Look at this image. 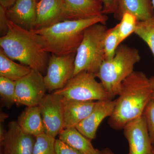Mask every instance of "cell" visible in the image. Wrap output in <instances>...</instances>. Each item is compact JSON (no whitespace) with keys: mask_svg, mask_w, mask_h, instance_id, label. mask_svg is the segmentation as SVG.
<instances>
[{"mask_svg":"<svg viewBox=\"0 0 154 154\" xmlns=\"http://www.w3.org/2000/svg\"><path fill=\"white\" fill-rule=\"evenodd\" d=\"M152 98L149 79L143 72L134 71L122 84L115 107L108 124L115 130L123 129L128 123L142 116Z\"/></svg>","mask_w":154,"mask_h":154,"instance_id":"1","label":"cell"},{"mask_svg":"<svg viewBox=\"0 0 154 154\" xmlns=\"http://www.w3.org/2000/svg\"><path fill=\"white\" fill-rule=\"evenodd\" d=\"M7 33L0 38V47L8 57L43 74L50 56L34 30L22 28L8 20Z\"/></svg>","mask_w":154,"mask_h":154,"instance_id":"2","label":"cell"},{"mask_svg":"<svg viewBox=\"0 0 154 154\" xmlns=\"http://www.w3.org/2000/svg\"><path fill=\"white\" fill-rule=\"evenodd\" d=\"M107 15L91 19L65 20L41 29L34 30L43 43L46 51L58 56L76 53L86 28L97 23L105 25Z\"/></svg>","mask_w":154,"mask_h":154,"instance_id":"3","label":"cell"},{"mask_svg":"<svg viewBox=\"0 0 154 154\" xmlns=\"http://www.w3.org/2000/svg\"><path fill=\"white\" fill-rule=\"evenodd\" d=\"M140 60L137 49L120 44L113 58L103 62L96 78L113 99L118 96L122 82L134 71L135 65Z\"/></svg>","mask_w":154,"mask_h":154,"instance_id":"4","label":"cell"},{"mask_svg":"<svg viewBox=\"0 0 154 154\" xmlns=\"http://www.w3.org/2000/svg\"><path fill=\"white\" fill-rule=\"evenodd\" d=\"M107 30L102 23L91 25L85 30L76 53L74 76L83 71L97 73L105 60L104 38Z\"/></svg>","mask_w":154,"mask_h":154,"instance_id":"5","label":"cell"},{"mask_svg":"<svg viewBox=\"0 0 154 154\" xmlns=\"http://www.w3.org/2000/svg\"><path fill=\"white\" fill-rule=\"evenodd\" d=\"M96 75L89 72H80L74 76L66 86L54 91L63 98L81 101L112 100L101 82L96 79Z\"/></svg>","mask_w":154,"mask_h":154,"instance_id":"6","label":"cell"},{"mask_svg":"<svg viewBox=\"0 0 154 154\" xmlns=\"http://www.w3.org/2000/svg\"><path fill=\"white\" fill-rule=\"evenodd\" d=\"M47 91L44 76L38 71L32 69L16 82V104L27 107L38 106Z\"/></svg>","mask_w":154,"mask_h":154,"instance_id":"7","label":"cell"},{"mask_svg":"<svg viewBox=\"0 0 154 154\" xmlns=\"http://www.w3.org/2000/svg\"><path fill=\"white\" fill-rule=\"evenodd\" d=\"M76 53L49 57L44 81L47 90L54 91L63 88L74 76Z\"/></svg>","mask_w":154,"mask_h":154,"instance_id":"8","label":"cell"},{"mask_svg":"<svg viewBox=\"0 0 154 154\" xmlns=\"http://www.w3.org/2000/svg\"><path fill=\"white\" fill-rule=\"evenodd\" d=\"M38 106L43 121L45 132L55 138L63 129L62 96L54 93L46 94Z\"/></svg>","mask_w":154,"mask_h":154,"instance_id":"9","label":"cell"},{"mask_svg":"<svg viewBox=\"0 0 154 154\" xmlns=\"http://www.w3.org/2000/svg\"><path fill=\"white\" fill-rule=\"evenodd\" d=\"M123 130L129 146L128 154H154L153 146L143 116L130 122Z\"/></svg>","mask_w":154,"mask_h":154,"instance_id":"10","label":"cell"},{"mask_svg":"<svg viewBox=\"0 0 154 154\" xmlns=\"http://www.w3.org/2000/svg\"><path fill=\"white\" fill-rule=\"evenodd\" d=\"M36 137L25 133L17 121L8 124L4 140L1 143V154H32Z\"/></svg>","mask_w":154,"mask_h":154,"instance_id":"11","label":"cell"},{"mask_svg":"<svg viewBox=\"0 0 154 154\" xmlns=\"http://www.w3.org/2000/svg\"><path fill=\"white\" fill-rule=\"evenodd\" d=\"M116 102V99L96 101L91 113L76 128L90 140L95 139L98 128L103 120L113 113Z\"/></svg>","mask_w":154,"mask_h":154,"instance_id":"12","label":"cell"},{"mask_svg":"<svg viewBox=\"0 0 154 154\" xmlns=\"http://www.w3.org/2000/svg\"><path fill=\"white\" fill-rule=\"evenodd\" d=\"M65 20L63 0H40L37 2L34 30L47 28Z\"/></svg>","mask_w":154,"mask_h":154,"instance_id":"13","label":"cell"},{"mask_svg":"<svg viewBox=\"0 0 154 154\" xmlns=\"http://www.w3.org/2000/svg\"><path fill=\"white\" fill-rule=\"evenodd\" d=\"M37 0H17L6 10L9 20L28 30L35 28L36 20Z\"/></svg>","mask_w":154,"mask_h":154,"instance_id":"14","label":"cell"},{"mask_svg":"<svg viewBox=\"0 0 154 154\" xmlns=\"http://www.w3.org/2000/svg\"><path fill=\"white\" fill-rule=\"evenodd\" d=\"M66 20L91 19L102 15L101 0H63Z\"/></svg>","mask_w":154,"mask_h":154,"instance_id":"15","label":"cell"},{"mask_svg":"<svg viewBox=\"0 0 154 154\" xmlns=\"http://www.w3.org/2000/svg\"><path fill=\"white\" fill-rule=\"evenodd\" d=\"M63 129L76 127L89 115L95 105V101H81L63 97Z\"/></svg>","mask_w":154,"mask_h":154,"instance_id":"16","label":"cell"},{"mask_svg":"<svg viewBox=\"0 0 154 154\" xmlns=\"http://www.w3.org/2000/svg\"><path fill=\"white\" fill-rule=\"evenodd\" d=\"M154 10L151 0H120L118 9L113 14L120 20L125 12L134 15L139 21H145L154 17Z\"/></svg>","mask_w":154,"mask_h":154,"instance_id":"17","label":"cell"},{"mask_svg":"<svg viewBox=\"0 0 154 154\" xmlns=\"http://www.w3.org/2000/svg\"><path fill=\"white\" fill-rule=\"evenodd\" d=\"M17 122L25 133L35 137L45 133L38 106L26 107L18 116Z\"/></svg>","mask_w":154,"mask_h":154,"instance_id":"18","label":"cell"},{"mask_svg":"<svg viewBox=\"0 0 154 154\" xmlns=\"http://www.w3.org/2000/svg\"><path fill=\"white\" fill-rule=\"evenodd\" d=\"M59 139L73 148L82 154H100L91 140L85 137L75 127L63 129L59 134Z\"/></svg>","mask_w":154,"mask_h":154,"instance_id":"19","label":"cell"},{"mask_svg":"<svg viewBox=\"0 0 154 154\" xmlns=\"http://www.w3.org/2000/svg\"><path fill=\"white\" fill-rule=\"evenodd\" d=\"M31 70L29 66L14 62L0 48V76L17 82Z\"/></svg>","mask_w":154,"mask_h":154,"instance_id":"20","label":"cell"},{"mask_svg":"<svg viewBox=\"0 0 154 154\" xmlns=\"http://www.w3.org/2000/svg\"><path fill=\"white\" fill-rule=\"evenodd\" d=\"M134 33L147 44L154 57V17L139 21Z\"/></svg>","mask_w":154,"mask_h":154,"instance_id":"21","label":"cell"},{"mask_svg":"<svg viewBox=\"0 0 154 154\" xmlns=\"http://www.w3.org/2000/svg\"><path fill=\"white\" fill-rule=\"evenodd\" d=\"M16 82L0 76V96L3 105L11 108L16 104Z\"/></svg>","mask_w":154,"mask_h":154,"instance_id":"22","label":"cell"},{"mask_svg":"<svg viewBox=\"0 0 154 154\" xmlns=\"http://www.w3.org/2000/svg\"><path fill=\"white\" fill-rule=\"evenodd\" d=\"M139 21L134 15L129 12H125L122 15L120 22L116 25L120 44L132 33H134Z\"/></svg>","mask_w":154,"mask_h":154,"instance_id":"23","label":"cell"},{"mask_svg":"<svg viewBox=\"0 0 154 154\" xmlns=\"http://www.w3.org/2000/svg\"><path fill=\"white\" fill-rule=\"evenodd\" d=\"M120 45L117 25L107 29L104 38L105 60L113 58L117 48Z\"/></svg>","mask_w":154,"mask_h":154,"instance_id":"24","label":"cell"},{"mask_svg":"<svg viewBox=\"0 0 154 154\" xmlns=\"http://www.w3.org/2000/svg\"><path fill=\"white\" fill-rule=\"evenodd\" d=\"M55 138L44 133L36 137L32 154H55Z\"/></svg>","mask_w":154,"mask_h":154,"instance_id":"25","label":"cell"},{"mask_svg":"<svg viewBox=\"0 0 154 154\" xmlns=\"http://www.w3.org/2000/svg\"><path fill=\"white\" fill-rule=\"evenodd\" d=\"M143 116L146 120L152 145L154 146V101L152 99L147 105Z\"/></svg>","mask_w":154,"mask_h":154,"instance_id":"26","label":"cell"},{"mask_svg":"<svg viewBox=\"0 0 154 154\" xmlns=\"http://www.w3.org/2000/svg\"><path fill=\"white\" fill-rule=\"evenodd\" d=\"M54 149L55 154H82L59 139H56Z\"/></svg>","mask_w":154,"mask_h":154,"instance_id":"27","label":"cell"},{"mask_svg":"<svg viewBox=\"0 0 154 154\" xmlns=\"http://www.w3.org/2000/svg\"><path fill=\"white\" fill-rule=\"evenodd\" d=\"M103 4L102 14H115L118 9L120 0H101Z\"/></svg>","mask_w":154,"mask_h":154,"instance_id":"28","label":"cell"},{"mask_svg":"<svg viewBox=\"0 0 154 154\" xmlns=\"http://www.w3.org/2000/svg\"><path fill=\"white\" fill-rule=\"evenodd\" d=\"M9 19L6 14V9L0 6V30L2 36L5 35L8 30Z\"/></svg>","mask_w":154,"mask_h":154,"instance_id":"29","label":"cell"},{"mask_svg":"<svg viewBox=\"0 0 154 154\" xmlns=\"http://www.w3.org/2000/svg\"><path fill=\"white\" fill-rule=\"evenodd\" d=\"M16 1L17 0H0V6L7 10L12 7Z\"/></svg>","mask_w":154,"mask_h":154,"instance_id":"30","label":"cell"},{"mask_svg":"<svg viewBox=\"0 0 154 154\" xmlns=\"http://www.w3.org/2000/svg\"><path fill=\"white\" fill-rule=\"evenodd\" d=\"M150 82L152 88V99L154 101V76L149 78Z\"/></svg>","mask_w":154,"mask_h":154,"instance_id":"31","label":"cell"},{"mask_svg":"<svg viewBox=\"0 0 154 154\" xmlns=\"http://www.w3.org/2000/svg\"><path fill=\"white\" fill-rule=\"evenodd\" d=\"M100 154H114L111 149L108 148H106L100 150Z\"/></svg>","mask_w":154,"mask_h":154,"instance_id":"32","label":"cell"},{"mask_svg":"<svg viewBox=\"0 0 154 154\" xmlns=\"http://www.w3.org/2000/svg\"><path fill=\"white\" fill-rule=\"evenodd\" d=\"M8 116H6V114H5V113H4V115H3V113L2 114V113H1V121L2 122L3 120H4V119H6L7 118V117H8Z\"/></svg>","mask_w":154,"mask_h":154,"instance_id":"33","label":"cell"},{"mask_svg":"<svg viewBox=\"0 0 154 154\" xmlns=\"http://www.w3.org/2000/svg\"><path fill=\"white\" fill-rule=\"evenodd\" d=\"M152 1V5L153 7V8L154 10V0H151Z\"/></svg>","mask_w":154,"mask_h":154,"instance_id":"34","label":"cell"},{"mask_svg":"<svg viewBox=\"0 0 154 154\" xmlns=\"http://www.w3.org/2000/svg\"><path fill=\"white\" fill-rule=\"evenodd\" d=\"M153 154H154V146H153Z\"/></svg>","mask_w":154,"mask_h":154,"instance_id":"35","label":"cell"},{"mask_svg":"<svg viewBox=\"0 0 154 154\" xmlns=\"http://www.w3.org/2000/svg\"><path fill=\"white\" fill-rule=\"evenodd\" d=\"M40 1V0H37V2H38V1Z\"/></svg>","mask_w":154,"mask_h":154,"instance_id":"36","label":"cell"}]
</instances>
